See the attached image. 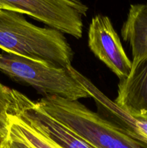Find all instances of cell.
Masks as SVG:
<instances>
[{
	"label": "cell",
	"mask_w": 147,
	"mask_h": 148,
	"mask_svg": "<svg viewBox=\"0 0 147 148\" xmlns=\"http://www.w3.org/2000/svg\"><path fill=\"white\" fill-rule=\"evenodd\" d=\"M0 49L58 67H69L74 59L61 32L35 25L20 13L4 9H0Z\"/></svg>",
	"instance_id": "obj_1"
},
{
	"label": "cell",
	"mask_w": 147,
	"mask_h": 148,
	"mask_svg": "<svg viewBox=\"0 0 147 148\" xmlns=\"http://www.w3.org/2000/svg\"><path fill=\"white\" fill-rule=\"evenodd\" d=\"M37 103L48 115L97 148H147L122 128L78 101L45 96Z\"/></svg>",
	"instance_id": "obj_2"
},
{
	"label": "cell",
	"mask_w": 147,
	"mask_h": 148,
	"mask_svg": "<svg viewBox=\"0 0 147 148\" xmlns=\"http://www.w3.org/2000/svg\"><path fill=\"white\" fill-rule=\"evenodd\" d=\"M0 71L14 80L33 87L46 96H58L69 101L90 98L86 88L67 68L3 52L0 53Z\"/></svg>",
	"instance_id": "obj_3"
},
{
	"label": "cell",
	"mask_w": 147,
	"mask_h": 148,
	"mask_svg": "<svg viewBox=\"0 0 147 148\" xmlns=\"http://www.w3.org/2000/svg\"><path fill=\"white\" fill-rule=\"evenodd\" d=\"M0 3L62 33L82 38V17L86 15L88 7L80 0H0Z\"/></svg>",
	"instance_id": "obj_4"
},
{
	"label": "cell",
	"mask_w": 147,
	"mask_h": 148,
	"mask_svg": "<svg viewBox=\"0 0 147 148\" xmlns=\"http://www.w3.org/2000/svg\"><path fill=\"white\" fill-rule=\"evenodd\" d=\"M12 94L13 102L10 114L21 119L60 148H97L48 115L24 94L13 89Z\"/></svg>",
	"instance_id": "obj_5"
},
{
	"label": "cell",
	"mask_w": 147,
	"mask_h": 148,
	"mask_svg": "<svg viewBox=\"0 0 147 148\" xmlns=\"http://www.w3.org/2000/svg\"><path fill=\"white\" fill-rule=\"evenodd\" d=\"M88 45L92 53L120 80L129 76L132 62L125 53L119 36L108 16L97 14L92 17L88 30Z\"/></svg>",
	"instance_id": "obj_6"
},
{
	"label": "cell",
	"mask_w": 147,
	"mask_h": 148,
	"mask_svg": "<svg viewBox=\"0 0 147 148\" xmlns=\"http://www.w3.org/2000/svg\"><path fill=\"white\" fill-rule=\"evenodd\" d=\"M114 102L131 116L147 121V59L120 80Z\"/></svg>",
	"instance_id": "obj_7"
},
{
	"label": "cell",
	"mask_w": 147,
	"mask_h": 148,
	"mask_svg": "<svg viewBox=\"0 0 147 148\" xmlns=\"http://www.w3.org/2000/svg\"><path fill=\"white\" fill-rule=\"evenodd\" d=\"M121 36L131 47L132 72L147 59V3L131 4Z\"/></svg>",
	"instance_id": "obj_8"
},
{
	"label": "cell",
	"mask_w": 147,
	"mask_h": 148,
	"mask_svg": "<svg viewBox=\"0 0 147 148\" xmlns=\"http://www.w3.org/2000/svg\"><path fill=\"white\" fill-rule=\"evenodd\" d=\"M9 121L23 137L35 148H60L43 134L30 127L14 115L9 114Z\"/></svg>",
	"instance_id": "obj_9"
},
{
	"label": "cell",
	"mask_w": 147,
	"mask_h": 148,
	"mask_svg": "<svg viewBox=\"0 0 147 148\" xmlns=\"http://www.w3.org/2000/svg\"><path fill=\"white\" fill-rule=\"evenodd\" d=\"M7 144L10 148H35L22 136L20 132L10 122Z\"/></svg>",
	"instance_id": "obj_10"
},
{
	"label": "cell",
	"mask_w": 147,
	"mask_h": 148,
	"mask_svg": "<svg viewBox=\"0 0 147 148\" xmlns=\"http://www.w3.org/2000/svg\"><path fill=\"white\" fill-rule=\"evenodd\" d=\"M12 106L0 102V133L8 137L9 132V114L11 111Z\"/></svg>",
	"instance_id": "obj_11"
},
{
	"label": "cell",
	"mask_w": 147,
	"mask_h": 148,
	"mask_svg": "<svg viewBox=\"0 0 147 148\" xmlns=\"http://www.w3.org/2000/svg\"><path fill=\"white\" fill-rule=\"evenodd\" d=\"M7 137H7V136L4 135V134H2L0 133V147H1V146H2L3 145H4L6 143H7Z\"/></svg>",
	"instance_id": "obj_12"
},
{
	"label": "cell",
	"mask_w": 147,
	"mask_h": 148,
	"mask_svg": "<svg viewBox=\"0 0 147 148\" xmlns=\"http://www.w3.org/2000/svg\"><path fill=\"white\" fill-rule=\"evenodd\" d=\"M137 141H138L139 143H141V144L144 145L145 147H147V137H141V138H140L139 140H137Z\"/></svg>",
	"instance_id": "obj_13"
},
{
	"label": "cell",
	"mask_w": 147,
	"mask_h": 148,
	"mask_svg": "<svg viewBox=\"0 0 147 148\" xmlns=\"http://www.w3.org/2000/svg\"><path fill=\"white\" fill-rule=\"evenodd\" d=\"M0 9H4V10H10L8 8H7V7H6V6H4V4H1V3H0Z\"/></svg>",
	"instance_id": "obj_14"
},
{
	"label": "cell",
	"mask_w": 147,
	"mask_h": 148,
	"mask_svg": "<svg viewBox=\"0 0 147 148\" xmlns=\"http://www.w3.org/2000/svg\"><path fill=\"white\" fill-rule=\"evenodd\" d=\"M0 148H10V147H9V145H8V144H7V142L5 143V144L3 145L2 146H1Z\"/></svg>",
	"instance_id": "obj_15"
}]
</instances>
